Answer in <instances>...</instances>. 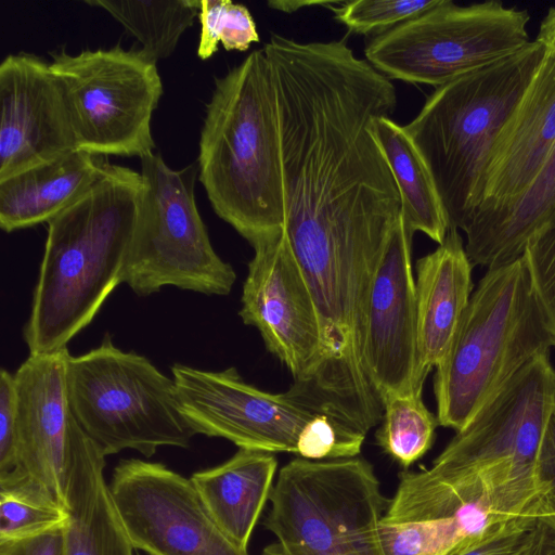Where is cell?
<instances>
[{"label": "cell", "instance_id": "1", "mask_svg": "<svg viewBox=\"0 0 555 555\" xmlns=\"http://www.w3.org/2000/svg\"><path fill=\"white\" fill-rule=\"evenodd\" d=\"M275 93L284 232L300 264L377 262L401 216L374 118L397 105L391 80L343 40L272 34L262 48Z\"/></svg>", "mask_w": 555, "mask_h": 555}, {"label": "cell", "instance_id": "2", "mask_svg": "<svg viewBox=\"0 0 555 555\" xmlns=\"http://www.w3.org/2000/svg\"><path fill=\"white\" fill-rule=\"evenodd\" d=\"M554 409L555 369L543 353L456 431L429 468L399 474L382 522L453 518L472 505L502 518L538 513L550 491L540 478L539 457Z\"/></svg>", "mask_w": 555, "mask_h": 555}, {"label": "cell", "instance_id": "3", "mask_svg": "<svg viewBox=\"0 0 555 555\" xmlns=\"http://www.w3.org/2000/svg\"><path fill=\"white\" fill-rule=\"evenodd\" d=\"M143 196L141 172L106 162L86 193L47 223L44 251L23 330L29 354L67 349L122 283Z\"/></svg>", "mask_w": 555, "mask_h": 555}, {"label": "cell", "instance_id": "4", "mask_svg": "<svg viewBox=\"0 0 555 555\" xmlns=\"http://www.w3.org/2000/svg\"><path fill=\"white\" fill-rule=\"evenodd\" d=\"M198 147V180L217 216L250 246L283 232L275 93L263 49L215 79Z\"/></svg>", "mask_w": 555, "mask_h": 555}, {"label": "cell", "instance_id": "5", "mask_svg": "<svg viewBox=\"0 0 555 555\" xmlns=\"http://www.w3.org/2000/svg\"><path fill=\"white\" fill-rule=\"evenodd\" d=\"M546 53L533 40L437 87L403 126L434 178L450 228L462 230L475 212L492 149Z\"/></svg>", "mask_w": 555, "mask_h": 555}, {"label": "cell", "instance_id": "6", "mask_svg": "<svg viewBox=\"0 0 555 555\" xmlns=\"http://www.w3.org/2000/svg\"><path fill=\"white\" fill-rule=\"evenodd\" d=\"M552 347L555 339L525 257L487 269L436 367L439 425L462 430L526 364Z\"/></svg>", "mask_w": 555, "mask_h": 555}, {"label": "cell", "instance_id": "7", "mask_svg": "<svg viewBox=\"0 0 555 555\" xmlns=\"http://www.w3.org/2000/svg\"><path fill=\"white\" fill-rule=\"evenodd\" d=\"M263 526L276 540L262 555H382L378 528L389 499L362 457L285 464Z\"/></svg>", "mask_w": 555, "mask_h": 555}, {"label": "cell", "instance_id": "8", "mask_svg": "<svg viewBox=\"0 0 555 555\" xmlns=\"http://www.w3.org/2000/svg\"><path fill=\"white\" fill-rule=\"evenodd\" d=\"M66 386L76 420L105 456L130 449L151 457L160 447L189 448L195 436L172 377L116 347L108 334L88 352L68 356Z\"/></svg>", "mask_w": 555, "mask_h": 555}, {"label": "cell", "instance_id": "9", "mask_svg": "<svg viewBox=\"0 0 555 555\" xmlns=\"http://www.w3.org/2000/svg\"><path fill=\"white\" fill-rule=\"evenodd\" d=\"M140 160L144 196L122 283L138 296H150L166 286L229 295L236 273L215 251L197 209V164L173 170L155 152Z\"/></svg>", "mask_w": 555, "mask_h": 555}, {"label": "cell", "instance_id": "10", "mask_svg": "<svg viewBox=\"0 0 555 555\" xmlns=\"http://www.w3.org/2000/svg\"><path fill=\"white\" fill-rule=\"evenodd\" d=\"M526 10L499 1L457 5L451 0L375 35L366 61L389 79L434 87L488 66L531 40Z\"/></svg>", "mask_w": 555, "mask_h": 555}, {"label": "cell", "instance_id": "11", "mask_svg": "<svg viewBox=\"0 0 555 555\" xmlns=\"http://www.w3.org/2000/svg\"><path fill=\"white\" fill-rule=\"evenodd\" d=\"M50 55L77 150L140 158L154 152L151 121L163 94L155 60L141 49L119 46Z\"/></svg>", "mask_w": 555, "mask_h": 555}, {"label": "cell", "instance_id": "12", "mask_svg": "<svg viewBox=\"0 0 555 555\" xmlns=\"http://www.w3.org/2000/svg\"><path fill=\"white\" fill-rule=\"evenodd\" d=\"M108 489L137 550L149 555H249L219 527L191 478L162 463L122 460Z\"/></svg>", "mask_w": 555, "mask_h": 555}, {"label": "cell", "instance_id": "13", "mask_svg": "<svg viewBox=\"0 0 555 555\" xmlns=\"http://www.w3.org/2000/svg\"><path fill=\"white\" fill-rule=\"evenodd\" d=\"M178 403L195 433L269 453H296L297 438L317 413L287 391L271 393L247 384L235 367L206 371L171 367Z\"/></svg>", "mask_w": 555, "mask_h": 555}, {"label": "cell", "instance_id": "14", "mask_svg": "<svg viewBox=\"0 0 555 555\" xmlns=\"http://www.w3.org/2000/svg\"><path fill=\"white\" fill-rule=\"evenodd\" d=\"M251 247L238 314L244 324L259 331L267 350L291 372L292 388L301 387L321 357L315 302L284 230Z\"/></svg>", "mask_w": 555, "mask_h": 555}, {"label": "cell", "instance_id": "15", "mask_svg": "<svg viewBox=\"0 0 555 555\" xmlns=\"http://www.w3.org/2000/svg\"><path fill=\"white\" fill-rule=\"evenodd\" d=\"M68 349L29 354L15 372L18 393L17 461L0 489L17 490L66 508L68 451L81 426L66 386Z\"/></svg>", "mask_w": 555, "mask_h": 555}, {"label": "cell", "instance_id": "16", "mask_svg": "<svg viewBox=\"0 0 555 555\" xmlns=\"http://www.w3.org/2000/svg\"><path fill=\"white\" fill-rule=\"evenodd\" d=\"M0 180L77 150L49 61L20 52L0 63Z\"/></svg>", "mask_w": 555, "mask_h": 555}, {"label": "cell", "instance_id": "17", "mask_svg": "<svg viewBox=\"0 0 555 555\" xmlns=\"http://www.w3.org/2000/svg\"><path fill=\"white\" fill-rule=\"evenodd\" d=\"M412 238L400 216L375 270L365 314L364 364L380 401L412 391L416 297Z\"/></svg>", "mask_w": 555, "mask_h": 555}, {"label": "cell", "instance_id": "18", "mask_svg": "<svg viewBox=\"0 0 555 555\" xmlns=\"http://www.w3.org/2000/svg\"><path fill=\"white\" fill-rule=\"evenodd\" d=\"M554 144L555 52L547 50L492 149L475 211L521 195L535 179Z\"/></svg>", "mask_w": 555, "mask_h": 555}, {"label": "cell", "instance_id": "19", "mask_svg": "<svg viewBox=\"0 0 555 555\" xmlns=\"http://www.w3.org/2000/svg\"><path fill=\"white\" fill-rule=\"evenodd\" d=\"M473 263L463 237L450 228L443 242L416 261V354L412 391L447 357L474 292Z\"/></svg>", "mask_w": 555, "mask_h": 555}, {"label": "cell", "instance_id": "20", "mask_svg": "<svg viewBox=\"0 0 555 555\" xmlns=\"http://www.w3.org/2000/svg\"><path fill=\"white\" fill-rule=\"evenodd\" d=\"M105 455L80 429L66 462L64 555H134L104 478Z\"/></svg>", "mask_w": 555, "mask_h": 555}, {"label": "cell", "instance_id": "21", "mask_svg": "<svg viewBox=\"0 0 555 555\" xmlns=\"http://www.w3.org/2000/svg\"><path fill=\"white\" fill-rule=\"evenodd\" d=\"M555 223V144L530 186L516 198L479 209L462 229L473 266L487 269L524 256L529 240Z\"/></svg>", "mask_w": 555, "mask_h": 555}, {"label": "cell", "instance_id": "22", "mask_svg": "<svg viewBox=\"0 0 555 555\" xmlns=\"http://www.w3.org/2000/svg\"><path fill=\"white\" fill-rule=\"evenodd\" d=\"M106 162L75 150L0 180V228L11 233L48 223L86 193Z\"/></svg>", "mask_w": 555, "mask_h": 555}, {"label": "cell", "instance_id": "23", "mask_svg": "<svg viewBox=\"0 0 555 555\" xmlns=\"http://www.w3.org/2000/svg\"><path fill=\"white\" fill-rule=\"evenodd\" d=\"M276 467L273 453L238 449L224 463L191 477L216 522L244 550L270 498Z\"/></svg>", "mask_w": 555, "mask_h": 555}, {"label": "cell", "instance_id": "24", "mask_svg": "<svg viewBox=\"0 0 555 555\" xmlns=\"http://www.w3.org/2000/svg\"><path fill=\"white\" fill-rule=\"evenodd\" d=\"M371 132L397 184L408 233L420 231L441 244L450 229L434 178L404 128L390 117L374 118Z\"/></svg>", "mask_w": 555, "mask_h": 555}, {"label": "cell", "instance_id": "25", "mask_svg": "<svg viewBox=\"0 0 555 555\" xmlns=\"http://www.w3.org/2000/svg\"><path fill=\"white\" fill-rule=\"evenodd\" d=\"M113 16L156 62L171 55L198 17L199 0H85Z\"/></svg>", "mask_w": 555, "mask_h": 555}, {"label": "cell", "instance_id": "26", "mask_svg": "<svg viewBox=\"0 0 555 555\" xmlns=\"http://www.w3.org/2000/svg\"><path fill=\"white\" fill-rule=\"evenodd\" d=\"M383 423L376 433L378 446L408 469L433 446L439 425L425 405L422 392L390 393L383 399Z\"/></svg>", "mask_w": 555, "mask_h": 555}, {"label": "cell", "instance_id": "27", "mask_svg": "<svg viewBox=\"0 0 555 555\" xmlns=\"http://www.w3.org/2000/svg\"><path fill=\"white\" fill-rule=\"evenodd\" d=\"M555 548L550 528L538 514L496 524L476 538H468L447 555H544Z\"/></svg>", "mask_w": 555, "mask_h": 555}, {"label": "cell", "instance_id": "28", "mask_svg": "<svg viewBox=\"0 0 555 555\" xmlns=\"http://www.w3.org/2000/svg\"><path fill=\"white\" fill-rule=\"evenodd\" d=\"M201 34L197 55L209 59L219 42L228 50L246 51L259 41L254 18L248 9L231 0H199Z\"/></svg>", "mask_w": 555, "mask_h": 555}, {"label": "cell", "instance_id": "29", "mask_svg": "<svg viewBox=\"0 0 555 555\" xmlns=\"http://www.w3.org/2000/svg\"><path fill=\"white\" fill-rule=\"evenodd\" d=\"M382 555H447L468 539L454 518L382 524L378 528Z\"/></svg>", "mask_w": 555, "mask_h": 555}, {"label": "cell", "instance_id": "30", "mask_svg": "<svg viewBox=\"0 0 555 555\" xmlns=\"http://www.w3.org/2000/svg\"><path fill=\"white\" fill-rule=\"evenodd\" d=\"M442 0H357L330 8L356 34H382L440 4ZM374 35V36H375Z\"/></svg>", "mask_w": 555, "mask_h": 555}, {"label": "cell", "instance_id": "31", "mask_svg": "<svg viewBox=\"0 0 555 555\" xmlns=\"http://www.w3.org/2000/svg\"><path fill=\"white\" fill-rule=\"evenodd\" d=\"M66 521L64 507L22 491L0 489V541L40 534Z\"/></svg>", "mask_w": 555, "mask_h": 555}, {"label": "cell", "instance_id": "32", "mask_svg": "<svg viewBox=\"0 0 555 555\" xmlns=\"http://www.w3.org/2000/svg\"><path fill=\"white\" fill-rule=\"evenodd\" d=\"M365 435L325 413H317L302 427L296 454L322 461L354 457L361 452Z\"/></svg>", "mask_w": 555, "mask_h": 555}, {"label": "cell", "instance_id": "33", "mask_svg": "<svg viewBox=\"0 0 555 555\" xmlns=\"http://www.w3.org/2000/svg\"><path fill=\"white\" fill-rule=\"evenodd\" d=\"M524 257L533 289L555 339V223L529 240Z\"/></svg>", "mask_w": 555, "mask_h": 555}, {"label": "cell", "instance_id": "34", "mask_svg": "<svg viewBox=\"0 0 555 555\" xmlns=\"http://www.w3.org/2000/svg\"><path fill=\"white\" fill-rule=\"evenodd\" d=\"M18 393L14 374L0 372V483L14 473L17 461Z\"/></svg>", "mask_w": 555, "mask_h": 555}, {"label": "cell", "instance_id": "35", "mask_svg": "<svg viewBox=\"0 0 555 555\" xmlns=\"http://www.w3.org/2000/svg\"><path fill=\"white\" fill-rule=\"evenodd\" d=\"M63 527L27 538L0 541V555H64Z\"/></svg>", "mask_w": 555, "mask_h": 555}, {"label": "cell", "instance_id": "36", "mask_svg": "<svg viewBox=\"0 0 555 555\" xmlns=\"http://www.w3.org/2000/svg\"><path fill=\"white\" fill-rule=\"evenodd\" d=\"M539 474L548 490L555 492V409L543 437L539 457Z\"/></svg>", "mask_w": 555, "mask_h": 555}, {"label": "cell", "instance_id": "37", "mask_svg": "<svg viewBox=\"0 0 555 555\" xmlns=\"http://www.w3.org/2000/svg\"><path fill=\"white\" fill-rule=\"evenodd\" d=\"M535 40L544 44L548 51L555 52V7L551 8L543 18Z\"/></svg>", "mask_w": 555, "mask_h": 555}, {"label": "cell", "instance_id": "38", "mask_svg": "<svg viewBox=\"0 0 555 555\" xmlns=\"http://www.w3.org/2000/svg\"><path fill=\"white\" fill-rule=\"evenodd\" d=\"M340 2L341 1H305V0L286 1V0H279V1H269L268 5L271 9H274L278 11L292 13V12H296L305 7H310V5H323V7H326L327 9H330L331 7L339 4Z\"/></svg>", "mask_w": 555, "mask_h": 555}, {"label": "cell", "instance_id": "39", "mask_svg": "<svg viewBox=\"0 0 555 555\" xmlns=\"http://www.w3.org/2000/svg\"><path fill=\"white\" fill-rule=\"evenodd\" d=\"M538 516L550 528L555 540V492L545 493L540 502Z\"/></svg>", "mask_w": 555, "mask_h": 555}, {"label": "cell", "instance_id": "40", "mask_svg": "<svg viewBox=\"0 0 555 555\" xmlns=\"http://www.w3.org/2000/svg\"><path fill=\"white\" fill-rule=\"evenodd\" d=\"M545 555H555V551L550 552V553H547V554H545Z\"/></svg>", "mask_w": 555, "mask_h": 555}]
</instances>
